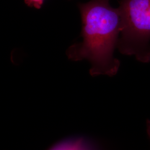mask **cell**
Returning a JSON list of instances; mask_svg holds the SVG:
<instances>
[{"label": "cell", "instance_id": "obj_1", "mask_svg": "<svg viewBox=\"0 0 150 150\" xmlns=\"http://www.w3.org/2000/svg\"><path fill=\"white\" fill-rule=\"evenodd\" d=\"M83 20V42L73 46L70 57L88 59L92 76L116 75L120 62L114 56L121 31L118 8L109 5L108 0H93L81 7Z\"/></svg>", "mask_w": 150, "mask_h": 150}, {"label": "cell", "instance_id": "obj_2", "mask_svg": "<svg viewBox=\"0 0 150 150\" xmlns=\"http://www.w3.org/2000/svg\"><path fill=\"white\" fill-rule=\"evenodd\" d=\"M117 47L142 63L150 62V0H122Z\"/></svg>", "mask_w": 150, "mask_h": 150}, {"label": "cell", "instance_id": "obj_3", "mask_svg": "<svg viewBox=\"0 0 150 150\" xmlns=\"http://www.w3.org/2000/svg\"><path fill=\"white\" fill-rule=\"evenodd\" d=\"M50 150H92L87 143L81 139H71L61 142Z\"/></svg>", "mask_w": 150, "mask_h": 150}, {"label": "cell", "instance_id": "obj_4", "mask_svg": "<svg viewBox=\"0 0 150 150\" xmlns=\"http://www.w3.org/2000/svg\"><path fill=\"white\" fill-rule=\"evenodd\" d=\"M44 0H26L27 4L33 6L36 8H39L42 4Z\"/></svg>", "mask_w": 150, "mask_h": 150}, {"label": "cell", "instance_id": "obj_5", "mask_svg": "<svg viewBox=\"0 0 150 150\" xmlns=\"http://www.w3.org/2000/svg\"><path fill=\"white\" fill-rule=\"evenodd\" d=\"M146 130L148 139L150 142V120L149 118L147 119L146 121Z\"/></svg>", "mask_w": 150, "mask_h": 150}]
</instances>
